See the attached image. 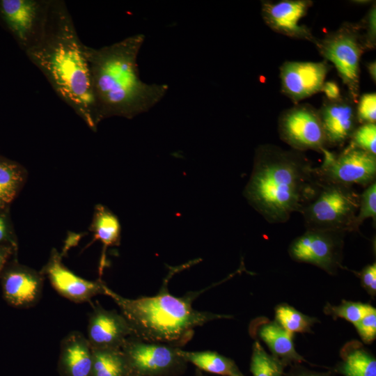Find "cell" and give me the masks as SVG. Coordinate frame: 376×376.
I'll return each instance as SVG.
<instances>
[{
  "label": "cell",
  "instance_id": "277c9868",
  "mask_svg": "<svg viewBox=\"0 0 376 376\" xmlns=\"http://www.w3.org/2000/svg\"><path fill=\"white\" fill-rule=\"evenodd\" d=\"M103 290L119 307L134 337L147 342L181 347L193 337L196 327L231 317L197 311L192 307V301L201 292L175 297L169 292L166 284L156 295L136 299L124 297L104 283Z\"/></svg>",
  "mask_w": 376,
  "mask_h": 376
},
{
  "label": "cell",
  "instance_id": "74e56055",
  "mask_svg": "<svg viewBox=\"0 0 376 376\" xmlns=\"http://www.w3.org/2000/svg\"><path fill=\"white\" fill-rule=\"evenodd\" d=\"M367 70L372 79L375 82L376 80V64L375 61H373L366 64Z\"/></svg>",
  "mask_w": 376,
  "mask_h": 376
},
{
  "label": "cell",
  "instance_id": "4316f807",
  "mask_svg": "<svg viewBox=\"0 0 376 376\" xmlns=\"http://www.w3.org/2000/svg\"><path fill=\"white\" fill-rule=\"evenodd\" d=\"M373 308L370 304L344 300L338 306L327 304L324 312L334 318H343L354 324Z\"/></svg>",
  "mask_w": 376,
  "mask_h": 376
},
{
  "label": "cell",
  "instance_id": "2e32d148",
  "mask_svg": "<svg viewBox=\"0 0 376 376\" xmlns=\"http://www.w3.org/2000/svg\"><path fill=\"white\" fill-rule=\"evenodd\" d=\"M131 336H134L133 330L121 313L107 310L98 302L93 305L86 336L91 348L121 349Z\"/></svg>",
  "mask_w": 376,
  "mask_h": 376
},
{
  "label": "cell",
  "instance_id": "7c38bea8",
  "mask_svg": "<svg viewBox=\"0 0 376 376\" xmlns=\"http://www.w3.org/2000/svg\"><path fill=\"white\" fill-rule=\"evenodd\" d=\"M44 277L41 272L19 263L15 258L6 265L0 276L4 300L17 308L36 305L42 296Z\"/></svg>",
  "mask_w": 376,
  "mask_h": 376
},
{
  "label": "cell",
  "instance_id": "8992f818",
  "mask_svg": "<svg viewBox=\"0 0 376 376\" xmlns=\"http://www.w3.org/2000/svg\"><path fill=\"white\" fill-rule=\"evenodd\" d=\"M320 54L331 61L356 103L359 92V61L366 49L359 24L345 23L322 39H316Z\"/></svg>",
  "mask_w": 376,
  "mask_h": 376
},
{
  "label": "cell",
  "instance_id": "30bf717a",
  "mask_svg": "<svg viewBox=\"0 0 376 376\" xmlns=\"http://www.w3.org/2000/svg\"><path fill=\"white\" fill-rule=\"evenodd\" d=\"M345 233L306 229L289 246V255L295 261L306 263L334 274L341 267Z\"/></svg>",
  "mask_w": 376,
  "mask_h": 376
},
{
  "label": "cell",
  "instance_id": "8d00e7d4",
  "mask_svg": "<svg viewBox=\"0 0 376 376\" xmlns=\"http://www.w3.org/2000/svg\"><path fill=\"white\" fill-rule=\"evenodd\" d=\"M283 376H331L327 373H320L300 367L298 364L293 365L292 369Z\"/></svg>",
  "mask_w": 376,
  "mask_h": 376
},
{
  "label": "cell",
  "instance_id": "836d02e7",
  "mask_svg": "<svg viewBox=\"0 0 376 376\" xmlns=\"http://www.w3.org/2000/svg\"><path fill=\"white\" fill-rule=\"evenodd\" d=\"M6 211H0V245L8 244L17 249L16 237L10 224Z\"/></svg>",
  "mask_w": 376,
  "mask_h": 376
},
{
  "label": "cell",
  "instance_id": "52a82bcc",
  "mask_svg": "<svg viewBox=\"0 0 376 376\" xmlns=\"http://www.w3.org/2000/svg\"><path fill=\"white\" fill-rule=\"evenodd\" d=\"M178 348L131 336L121 350L130 376H178L187 367V363L178 354Z\"/></svg>",
  "mask_w": 376,
  "mask_h": 376
},
{
  "label": "cell",
  "instance_id": "d6a6232c",
  "mask_svg": "<svg viewBox=\"0 0 376 376\" xmlns=\"http://www.w3.org/2000/svg\"><path fill=\"white\" fill-rule=\"evenodd\" d=\"M362 286L373 297L376 294V263L366 266L358 274Z\"/></svg>",
  "mask_w": 376,
  "mask_h": 376
},
{
  "label": "cell",
  "instance_id": "ab89813d",
  "mask_svg": "<svg viewBox=\"0 0 376 376\" xmlns=\"http://www.w3.org/2000/svg\"><path fill=\"white\" fill-rule=\"evenodd\" d=\"M231 376H244V375L241 373H238V374H235V375H231Z\"/></svg>",
  "mask_w": 376,
  "mask_h": 376
},
{
  "label": "cell",
  "instance_id": "7402d4cb",
  "mask_svg": "<svg viewBox=\"0 0 376 376\" xmlns=\"http://www.w3.org/2000/svg\"><path fill=\"white\" fill-rule=\"evenodd\" d=\"M26 179V171L21 164L0 155V211L8 210Z\"/></svg>",
  "mask_w": 376,
  "mask_h": 376
},
{
  "label": "cell",
  "instance_id": "e575fe53",
  "mask_svg": "<svg viewBox=\"0 0 376 376\" xmlns=\"http://www.w3.org/2000/svg\"><path fill=\"white\" fill-rule=\"evenodd\" d=\"M321 91L324 93L329 100H337L342 97L338 84L334 81H324Z\"/></svg>",
  "mask_w": 376,
  "mask_h": 376
},
{
  "label": "cell",
  "instance_id": "d590c367",
  "mask_svg": "<svg viewBox=\"0 0 376 376\" xmlns=\"http://www.w3.org/2000/svg\"><path fill=\"white\" fill-rule=\"evenodd\" d=\"M17 249L11 245H0V276L5 267L8 263L9 259L14 254H17Z\"/></svg>",
  "mask_w": 376,
  "mask_h": 376
},
{
  "label": "cell",
  "instance_id": "9c48e42d",
  "mask_svg": "<svg viewBox=\"0 0 376 376\" xmlns=\"http://www.w3.org/2000/svg\"><path fill=\"white\" fill-rule=\"evenodd\" d=\"M322 154L324 161L317 171L323 181L350 187L375 182L376 155L350 144L338 155L327 149Z\"/></svg>",
  "mask_w": 376,
  "mask_h": 376
},
{
  "label": "cell",
  "instance_id": "d4e9b609",
  "mask_svg": "<svg viewBox=\"0 0 376 376\" xmlns=\"http://www.w3.org/2000/svg\"><path fill=\"white\" fill-rule=\"evenodd\" d=\"M285 366L269 354L258 340L253 345L250 371L253 376H283Z\"/></svg>",
  "mask_w": 376,
  "mask_h": 376
},
{
  "label": "cell",
  "instance_id": "83f0119b",
  "mask_svg": "<svg viewBox=\"0 0 376 376\" xmlns=\"http://www.w3.org/2000/svg\"><path fill=\"white\" fill-rule=\"evenodd\" d=\"M376 220V182H373L366 187L362 194H359V205L356 217L357 230L367 219Z\"/></svg>",
  "mask_w": 376,
  "mask_h": 376
},
{
  "label": "cell",
  "instance_id": "6da1fadb",
  "mask_svg": "<svg viewBox=\"0 0 376 376\" xmlns=\"http://www.w3.org/2000/svg\"><path fill=\"white\" fill-rule=\"evenodd\" d=\"M85 48L65 2L50 0L44 36L25 54L57 95L95 131L99 122Z\"/></svg>",
  "mask_w": 376,
  "mask_h": 376
},
{
  "label": "cell",
  "instance_id": "ba28073f",
  "mask_svg": "<svg viewBox=\"0 0 376 376\" xmlns=\"http://www.w3.org/2000/svg\"><path fill=\"white\" fill-rule=\"evenodd\" d=\"M50 0H0V19L26 52L44 36Z\"/></svg>",
  "mask_w": 376,
  "mask_h": 376
},
{
  "label": "cell",
  "instance_id": "f546056e",
  "mask_svg": "<svg viewBox=\"0 0 376 376\" xmlns=\"http://www.w3.org/2000/svg\"><path fill=\"white\" fill-rule=\"evenodd\" d=\"M357 121L361 124L375 123L376 94L365 93L359 100L356 109Z\"/></svg>",
  "mask_w": 376,
  "mask_h": 376
},
{
  "label": "cell",
  "instance_id": "f1b7e54d",
  "mask_svg": "<svg viewBox=\"0 0 376 376\" xmlns=\"http://www.w3.org/2000/svg\"><path fill=\"white\" fill-rule=\"evenodd\" d=\"M350 139V145L376 155L375 123H365L357 127Z\"/></svg>",
  "mask_w": 376,
  "mask_h": 376
},
{
  "label": "cell",
  "instance_id": "603a6c76",
  "mask_svg": "<svg viewBox=\"0 0 376 376\" xmlns=\"http://www.w3.org/2000/svg\"><path fill=\"white\" fill-rule=\"evenodd\" d=\"M178 354L188 363L207 373L231 376L241 373L233 360L212 351L189 352L178 348Z\"/></svg>",
  "mask_w": 376,
  "mask_h": 376
},
{
  "label": "cell",
  "instance_id": "5bb4252c",
  "mask_svg": "<svg viewBox=\"0 0 376 376\" xmlns=\"http://www.w3.org/2000/svg\"><path fill=\"white\" fill-rule=\"evenodd\" d=\"M312 5L310 0L266 1L262 3L261 13L265 24L274 31L314 43L316 38L311 30L299 24Z\"/></svg>",
  "mask_w": 376,
  "mask_h": 376
},
{
  "label": "cell",
  "instance_id": "4dcf8cb0",
  "mask_svg": "<svg viewBox=\"0 0 376 376\" xmlns=\"http://www.w3.org/2000/svg\"><path fill=\"white\" fill-rule=\"evenodd\" d=\"M362 340L368 344L376 337V310L373 308L354 324Z\"/></svg>",
  "mask_w": 376,
  "mask_h": 376
},
{
  "label": "cell",
  "instance_id": "d6986e66",
  "mask_svg": "<svg viewBox=\"0 0 376 376\" xmlns=\"http://www.w3.org/2000/svg\"><path fill=\"white\" fill-rule=\"evenodd\" d=\"M250 332L261 339L268 346L272 355L285 366L306 361L295 348L293 334L276 320L271 321L263 317L257 318L251 322Z\"/></svg>",
  "mask_w": 376,
  "mask_h": 376
},
{
  "label": "cell",
  "instance_id": "f35d334b",
  "mask_svg": "<svg viewBox=\"0 0 376 376\" xmlns=\"http://www.w3.org/2000/svg\"><path fill=\"white\" fill-rule=\"evenodd\" d=\"M195 376H206L205 375L201 370L196 369L195 373Z\"/></svg>",
  "mask_w": 376,
  "mask_h": 376
},
{
  "label": "cell",
  "instance_id": "44dd1931",
  "mask_svg": "<svg viewBox=\"0 0 376 376\" xmlns=\"http://www.w3.org/2000/svg\"><path fill=\"white\" fill-rule=\"evenodd\" d=\"M95 240L103 244V252L100 261V272L103 270L105 262V250L108 246L118 245L120 240V224L108 208L97 205L95 207L90 227Z\"/></svg>",
  "mask_w": 376,
  "mask_h": 376
},
{
  "label": "cell",
  "instance_id": "cb8c5ba5",
  "mask_svg": "<svg viewBox=\"0 0 376 376\" xmlns=\"http://www.w3.org/2000/svg\"><path fill=\"white\" fill-rule=\"evenodd\" d=\"M91 376H130L121 349H93Z\"/></svg>",
  "mask_w": 376,
  "mask_h": 376
},
{
  "label": "cell",
  "instance_id": "5b68a950",
  "mask_svg": "<svg viewBox=\"0 0 376 376\" xmlns=\"http://www.w3.org/2000/svg\"><path fill=\"white\" fill-rule=\"evenodd\" d=\"M359 194L350 186L323 181L314 198L301 210L306 229L358 230Z\"/></svg>",
  "mask_w": 376,
  "mask_h": 376
},
{
  "label": "cell",
  "instance_id": "ac0fdd59",
  "mask_svg": "<svg viewBox=\"0 0 376 376\" xmlns=\"http://www.w3.org/2000/svg\"><path fill=\"white\" fill-rule=\"evenodd\" d=\"M93 352L81 332L72 331L61 340L57 363L60 376H91Z\"/></svg>",
  "mask_w": 376,
  "mask_h": 376
},
{
  "label": "cell",
  "instance_id": "7a4b0ae2",
  "mask_svg": "<svg viewBox=\"0 0 376 376\" xmlns=\"http://www.w3.org/2000/svg\"><path fill=\"white\" fill-rule=\"evenodd\" d=\"M144 38L134 35L98 49L86 45L99 123L113 116L132 118L148 111L166 93L167 86L140 79L137 56Z\"/></svg>",
  "mask_w": 376,
  "mask_h": 376
},
{
  "label": "cell",
  "instance_id": "e0dca14e",
  "mask_svg": "<svg viewBox=\"0 0 376 376\" xmlns=\"http://www.w3.org/2000/svg\"><path fill=\"white\" fill-rule=\"evenodd\" d=\"M352 98L327 100L318 110L327 145L341 146L357 128V112Z\"/></svg>",
  "mask_w": 376,
  "mask_h": 376
},
{
  "label": "cell",
  "instance_id": "8fae6325",
  "mask_svg": "<svg viewBox=\"0 0 376 376\" xmlns=\"http://www.w3.org/2000/svg\"><path fill=\"white\" fill-rule=\"evenodd\" d=\"M281 139L297 151L323 152L327 141L318 111L308 104H297L284 111L278 123Z\"/></svg>",
  "mask_w": 376,
  "mask_h": 376
},
{
  "label": "cell",
  "instance_id": "ffe728a7",
  "mask_svg": "<svg viewBox=\"0 0 376 376\" xmlns=\"http://www.w3.org/2000/svg\"><path fill=\"white\" fill-rule=\"evenodd\" d=\"M336 371L344 376H376V360L357 340L347 343L340 352Z\"/></svg>",
  "mask_w": 376,
  "mask_h": 376
},
{
  "label": "cell",
  "instance_id": "9a60e30c",
  "mask_svg": "<svg viewBox=\"0 0 376 376\" xmlns=\"http://www.w3.org/2000/svg\"><path fill=\"white\" fill-rule=\"evenodd\" d=\"M41 272L60 295L73 302L90 301L93 297L104 295L102 280L89 281L77 276L64 265L55 249Z\"/></svg>",
  "mask_w": 376,
  "mask_h": 376
},
{
  "label": "cell",
  "instance_id": "484cf974",
  "mask_svg": "<svg viewBox=\"0 0 376 376\" xmlns=\"http://www.w3.org/2000/svg\"><path fill=\"white\" fill-rule=\"evenodd\" d=\"M275 320L292 334L311 332V327L318 321L285 304L276 308Z\"/></svg>",
  "mask_w": 376,
  "mask_h": 376
},
{
  "label": "cell",
  "instance_id": "4fadbf2b",
  "mask_svg": "<svg viewBox=\"0 0 376 376\" xmlns=\"http://www.w3.org/2000/svg\"><path fill=\"white\" fill-rule=\"evenodd\" d=\"M329 69L327 61H286L280 67L281 91L298 102L321 91Z\"/></svg>",
  "mask_w": 376,
  "mask_h": 376
},
{
  "label": "cell",
  "instance_id": "1f68e13d",
  "mask_svg": "<svg viewBox=\"0 0 376 376\" xmlns=\"http://www.w3.org/2000/svg\"><path fill=\"white\" fill-rule=\"evenodd\" d=\"M376 8L374 3L365 19L363 20V24H359L361 29L365 31L363 34V39L366 48L373 49L376 43Z\"/></svg>",
  "mask_w": 376,
  "mask_h": 376
},
{
  "label": "cell",
  "instance_id": "3957f363",
  "mask_svg": "<svg viewBox=\"0 0 376 376\" xmlns=\"http://www.w3.org/2000/svg\"><path fill=\"white\" fill-rule=\"evenodd\" d=\"M322 182L300 152L264 144L256 150L244 196L268 223L282 224L301 212Z\"/></svg>",
  "mask_w": 376,
  "mask_h": 376
}]
</instances>
